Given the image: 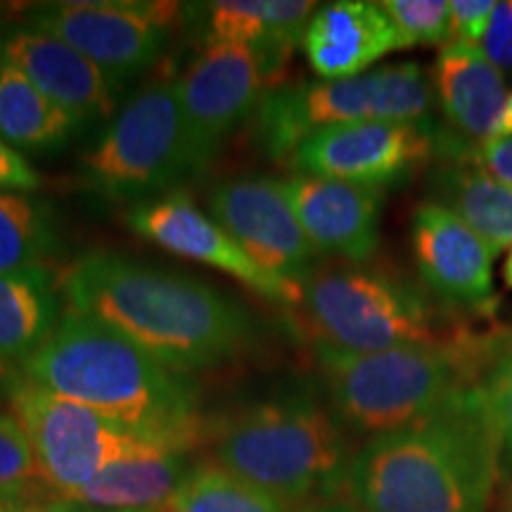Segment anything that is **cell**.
<instances>
[{
	"label": "cell",
	"instance_id": "6da1fadb",
	"mask_svg": "<svg viewBox=\"0 0 512 512\" xmlns=\"http://www.w3.org/2000/svg\"><path fill=\"white\" fill-rule=\"evenodd\" d=\"M64 292L72 309L110 325L178 375L230 361L254 335L245 309L216 287L124 254L81 256Z\"/></svg>",
	"mask_w": 512,
	"mask_h": 512
},
{
	"label": "cell",
	"instance_id": "7a4b0ae2",
	"mask_svg": "<svg viewBox=\"0 0 512 512\" xmlns=\"http://www.w3.org/2000/svg\"><path fill=\"white\" fill-rule=\"evenodd\" d=\"M498 472L501 448L477 384L430 418L368 439L347 486L361 512H489Z\"/></svg>",
	"mask_w": 512,
	"mask_h": 512
},
{
	"label": "cell",
	"instance_id": "3957f363",
	"mask_svg": "<svg viewBox=\"0 0 512 512\" xmlns=\"http://www.w3.org/2000/svg\"><path fill=\"white\" fill-rule=\"evenodd\" d=\"M19 370L50 392L147 437L188 451L200 437L195 399L181 375L76 309L62 313Z\"/></svg>",
	"mask_w": 512,
	"mask_h": 512
},
{
	"label": "cell",
	"instance_id": "277c9868",
	"mask_svg": "<svg viewBox=\"0 0 512 512\" xmlns=\"http://www.w3.org/2000/svg\"><path fill=\"white\" fill-rule=\"evenodd\" d=\"M498 332L453 342L406 344L368 354L313 344L330 411L344 430L370 439L430 418L482 382Z\"/></svg>",
	"mask_w": 512,
	"mask_h": 512
},
{
	"label": "cell",
	"instance_id": "5b68a950",
	"mask_svg": "<svg viewBox=\"0 0 512 512\" xmlns=\"http://www.w3.org/2000/svg\"><path fill=\"white\" fill-rule=\"evenodd\" d=\"M216 465L290 505L335 494L349 475L344 427L313 394L254 403L214 430Z\"/></svg>",
	"mask_w": 512,
	"mask_h": 512
},
{
	"label": "cell",
	"instance_id": "8992f818",
	"mask_svg": "<svg viewBox=\"0 0 512 512\" xmlns=\"http://www.w3.org/2000/svg\"><path fill=\"white\" fill-rule=\"evenodd\" d=\"M299 306L313 344L354 354L453 342L470 332L420 285L366 264L316 268L304 280Z\"/></svg>",
	"mask_w": 512,
	"mask_h": 512
},
{
	"label": "cell",
	"instance_id": "52a82bcc",
	"mask_svg": "<svg viewBox=\"0 0 512 512\" xmlns=\"http://www.w3.org/2000/svg\"><path fill=\"white\" fill-rule=\"evenodd\" d=\"M432 81L420 64H382L337 81H304L266 91L256 107V138L271 157H285L323 128L356 121L432 124Z\"/></svg>",
	"mask_w": 512,
	"mask_h": 512
},
{
	"label": "cell",
	"instance_id": "ba28073f",
	"mask_svg": "<svg viewBox=\"0 0 512 512\" xmlns=\"http://www.w3.org/2000/svg\"><path fill=\"white\" fill-rule=\"evenodd\" d=\"M192 176L181 91L157 81L128 98L81 157V178L112 202H145Z\"/></svg>",
	"mask_w": 512,
	"mask_h": 512
},
{
	"label": "cell",
	"instance_id": "9c48e42d",
	"mask_svg": "<svg viewBox=\"0 0 512 512\" xmlns=\"http://www.w3.org/2000/svg\"><path fill=\"white\" fill-rule=\"evenodd\" d=\"M3 392L12 415L27 434L43 486L60 501H67L107 465L138 448L150 444L174 446L64 399L29 380L22 370L5 377Z\"/></svg>",
	"mask_w": 512,
	"mask_h": 512
},
{
	"label": "cell",
	"instance_id": "30bf717a",
	"mask_svg": "<svg viewBox=\"0 0 512 512\" xmlns=\"http://www.w3.org/2000/svg\"><path fill=\"white\" fill-rule=\"evenodd\" d=\"M446 126L408 121H356L311 133L292 152L294 171L370 188L411 181L446 157Z\"/></svg>",
	"mask_w": 512,
	"mask_h": 512
},
{
	"label": "cell",
	"instance_id": "8fae6325",
	"mask_svg": "<svg viewBox=\"0 0 512 512\" xmlns=\"http://www.w3.org/2000/svg\"><path fill=\"white\" fill-rule=\"evenodd\" d=\"M181 12L178 3L150 0L50 3L31 12L29 27L60 38L124 86L157 60Z\"/></svg>",
	"mask_w": 512,
	"mask_h": 512
},
{
	"label": "cell",
	"instance_id": "7c38bea8",
	"mask_svg": "<svg viewBox=\"0 0 512 512\" xmlns=\"http://www.w3.org/2000/svg\"><path fill=\"white\" fill-rule=\"evenodd\" d=\"M192 176L214 164L221 145L264 98L259 62L247 46L207 43L178 81Z\"/></svg>",
	"mask_w": 512,
	"mask_h": 512
},
{
	"label": "cell",
	"instance_id": "4fadbf2b",
	"mask_svg": "<svg viewBox=\"0 0 512 512\" xmlns=\"http://www.w3.org/2000/svg\"><path fill=\"white\" fill-rule=\"evenodd\" d=\"M209 211L264 271L294 285L316 271L318 252L299 226L283 181L245 176L219 183L209 192Z\"/></svg>",
	"mask_w": 512,
	"mask_h": 512
},
{
	"label": "cell",
	"instance_id": "5bb4252c",
	"mask_svg": "<svg viewBox=\"0 0 512 512\" xmlns=\"http://www.w3.org/2000/svg\"><path fill=\"white\" fill-rule=\"evenodd\" d=\"M411 247L422 285L456 316H494L496 249L439 202L413 214Z\"/></svg>",
	"mask_w": 512,
	"mask_h": 512
},
{
	"label": "cell",
	"instance_id": "9a60e30c",
	"mask_svg": "<svg viewBox=\"0 0 512 512\" xmlns=\"http://www.w3.org/2000/svg\"><path fill=\"white\" fill-rule=\"evenodd\" d=\"M126 223L140 238L162 247L164 252L233 275L249 290L259 292L275 304L299 306L302 302V285H294L254 264L238 242L219 226V221L197 207L188 192L171 190L166 195L133 204L126 214Z\"/></svg>",
	"mask_w": 512,
	"mask_h": 512
},
{
	"label": "cell",
	"instance_id": "2e32d148",
	"mask_svg": "<svg viewBox=\"0 0 512 512\" xmlns=\"http://www.w3.org/2000/svg\"><path fill=\"white\" fill-rule=\"evenodd\" d=\"M283 183L299 226L318 254L339 256L351 266L368 264L377 254L382 188L297 171Z\"/></svg>",
	"mask_w": 512,
	"mask_h": 512
},
{
	"label": "cell",
	"instance_id": "e0dca14e",
	"mask_svg": "<svg viewBox=\"0 0 512 512\" xmlns=\"http://www.w3.org/2000/svg\"><path fill=\"white\" fill-rule=\"evenodd\" d=\"M3 62L19 69L83 128L117 114L119 83L79 50L46 31L17 29L3 43Z\"/></svg>",
	"mask_w": 512,
	"mask_h": 512
},
{
	"label": "cell",
	"instance_id": "ac0fdd59",
	"mask_svg": "<svg viewBox=\"0 0 512 512\" xmlns=\"http://www.w3.org/2000/svg\"><path fill=\"white\" fill-rule=\"evenodd\" d=\"M302 48L320 79L337 81L370 72L384 55L401 50V41L380 3L339 0L313 12Z\"/></svg>",
	"mask_w": 512,
	"mask_h": 512
},
{
	"label": "cell",
	"instance_id": "d6986e66",
	"mask_svg": "<svg viewBox=\"0 0 512 512\" xmlns=\"http://www.w3.org/2000/svg\"><path fill=\"white\" fill-rule=\"evenodd\" d=\"M432 91L446 131L465 147L496 138L508 100L505 79L472 43L448 41L432 67Z\"/></svg>",
	"mask_w": 512,
	"mask_h": 512
},
{
	"label": "cell",
	"instance_id": "ffe728a7",
	"mask_svg": "<svg viewBox=\"0 0 512 512\" xmlns=\"http://www.w3.org/2000/svg\"><path fill=\"white\" fill-rule=\"evenodd\" d=\"M183 448L150 444L114 460L83 489L69 496L74 508H98L102 512H155L169 505L178 486L188 477Z\"/></svg>",
	"mask_w": 512,
	"mask_h": 512
},
{
	"label": "cell",
	"instance_id": "44dd1931",
	"mask_svg": "<svg viewBox=\"0 0 512 512\" xmlns=\"http://www.w3.org/2000/svg\"><path fill=\"white\" fill-rule=\"evenodd\" d=\"M60 320V297L48 266L0 273V363L41 347Z\"/></svg>",
	"mask_w": 512,
	"mask_h": 512
},
{
	"label": "cell",
	"instance_id": "7402d4cb",
	"mask_svg": "<svg viewBox=\"0 0 512 512\" xmlns=\"http://www.w3.org/2000/svg\"><path fill=\"white\" fill-rule=\"evenodd\" d=\"M432 202L444 204L496 252L512 245V188L470 162H437L430 171Z\"/></svg>",
	"mask_w": 512,
	"mask_h": 512
},
{
	"label": "cell",
	"instance_id": "603a6c76",
	"mask_svg": "<svg viewBox=\"0 0 512 512\" xmlns=\"http://www.w3.org/2000/svg\"><path fill=\"white\" fill-rule=\"evenodd\" d=\"M83 126L38 88L12 64L3 62L0 72V138L15 150L43 152L60 150L79 136Z\"/></svg>",
	"mask_w": 512,
	"mask_h": 512
},
{
	"label": "cell",
	"instance_id": "cb8c5ba5",
	"mask_svg": "<svg viewBox=\"0 0 512 512\" xmlns=\"http://www.w3.org/2000/svg\"><path fill=\"white\" fill-rule=\"evenodd\" d=\"M57 247L53 207L34 192L0 190V273L46 266Z\"/></svg>",
	"mask_w": 512,
	"mask_h": 512
},
{
	"label": "cell",
	"instance_id": "d4e9b609",
	"mask_svg": "<svg viewBox=\"0 0 512 512\" xmlns=\"http://www.w3.org/2000/svg\"><path fill=\"white\" fill-rule=\"evenodd\" d=\"M166 508L169 512H287L278 498L219 465L192 467Z\"/></svg>",
	"mask_w": 512,
	"mask_h": 512
},
{
	"label": "cell",
	"instance_id": "484cf974",
	"mask_svg": "<svg viewBox=\"0 0 512 512\" xmlns=\"http://www.w3.org/2000/svg\"><path fill=\"white\" fill-rule=\"evenodd\" d=\"M479 389L501 448V467L512 472V330L498 332Z\"/></svg>",
	"mask_w": 512,
	"mask_h": 512
},
{
	"label": "cell",
	"instance_id": "4316f807",
	"mask_svg": "<svg viewBox=\"0 0 512 512\" xmlns=\"http://www.w3.org/2000/svg\"><path fill=\"white\" fill-rule=\"evenodd\" d=\"M401 50L413 46H446L451 41V5L446 0H384Z\"/></svg>",
	"mask_w": 512,
	"mask_h": 512
},
{
	"label": "cell",
	"instance_id": "83f0119b",
	"mask_svg": "<svg viewBox=\"0 0 512 512\" xmlns=\"http://www.w3.org/2000/svg\"><path fill=\"white\" fill-rule=\"evenodd\" d=\"M43 486L31 444L15 418L0 413V501L27 503Z\"/></svg>",
	"mask_w": 512,
	"mask_h": 512
},
{
	"label": "cell",
	"instance_id": "f1b7e54d",
	"mask_svg": "<svg viewBox=\"0 0 512 512\" xmlns=\"http://www.w3.org/2000/svg\"><path fill=\"white\" fill-rule=\"evenodd\" d=\"M268 0H216L207 5V43L254 48L266 34Z\"/></svg>",
	"mask_w": 512,
	"mask_h": 512
},
{
	"label": "cell",
	"instance_id": "f546056e",
	"mask_svg": "<svg viewBox=\"0 0 512 512\" xmlns=\"http://www.w3.org/2000/svg\"><path fill=\"white\" fill-rule=\"evenodd\" d=\"M477 48L498 72L512 74V0L496 3L494 17H491Z\"/></svg>",
	"mask_w": 512,
	"mask_h": 512
},
{
	"label": "cell",
	"instance_id": "4dcf8cb0",
	"mask_svg": "<svg viewBox=\"0 0 512 512\" xmlns=\"http://www.w3.org/2000/svg\"><path fill=\"white\" fill-rule=\"evenodd\" d=\"M448 5H451V41L477 46L494 17L496 0H451Z\"/></svg>",
	"mask_w": 512,
	"mask_h": 512
},
{
	"label": "cell",
	"instance_id": "1f68e13d",
	"mask_svg": "<svg viewBox=\"0 0 512 512\" xmlns=\"http://www.w3.org/2000/svg\"><path fill=\"white\" fill-rule=\"evenodd\" d=\"M465 162L475 164L494 181L512 188V136L491 138L486 143L472 147Z\"/></svg>",
	"mask_w": 512,
	"mask_h": 512
},
{
	"label": "cell",
	"instance_id": "d6a6232c",
	"mask_svg": "<svg viewBox=\"0 0 512 512\" xmlns=\"http://www.w3.org/2000/svg\"><path fill=\"white\" fill-rule=\"evenodd\" d=\"M41 183V174L29 164V159L0 138V190L36 192Z\"/></svg>",
	"mask_w": 512,
	"mask_h": 512
},
{
	"label": "cell",
	"instance_id": "836d02e7",
	"mask_svg": "<svg viewBox=\"0 0 512 512\" xmlns=\"http://www.w3.org/2000/svg\"><path fill=\"white\" fill-rule=\"evenodd\" d=\"M17 512H74V505L60 501V498H55V501H27L19 505Z\"/></svg>",
	"mask_w": 512,
	"mask_h": 512
},
{
	"label": "cell",
	"instance_id": "e575fe53",
	"mask_svg": "<svg viewBox=\"0 0 512 512\" xmlns=\"http://www.w3.org/2000/svg\"><path fill=\"white\" fill-rule=\"evenodd\" d=\"M503 136H512V91L508 93V100H505L501 124H498V131H496V138H503Z\"/></svg>",
	"mask_w": 512,
	"mask_h": 512
},
{
	"label": "cell",
	"instance_id": "d590c367",
	"mask_svg": "<svg viewBox=\"0 0 512 512\" xmlns=\"http://www.w3.org/2000/svg\"><path fill=\"white\" fill-rule=\"evenodd\" d=\"M503 283H505V287H510L512 290V245H510L508 256H505V264H503Z\"/></svg>",
	"mask_w": 512,
	"mask_h": 512
},
{
	"label": "cell",
	"instance_id": "8d00e7d4",
	"mask_svg": "<svg viewBox=\"0 0 512 512\" xmlns=\"http://www.w3.org/2000/svg\"><path fill=\"white\" fill-rule=\"evenodd\" d=\"M313 512H361V510L351 508V505H325V508H318Z\"/></svg>",
	"mask_w": 512,
	"mask_h": 512
},
{
	"label": "cell",
	"instance_id": "74e56055",
	"mask_svg": "<svg viewBox=\"0 0 512 512\" xmlns=\"http://www.w3.org/2000/svg\"><path fill=\"white\" fill-rule=\"evenodd\" d=\"M19 505H22V503H5V501H0V512H17Z\"/></svg>",
	"mask_w": 512,
	"mask_h": 512
},
{
	"label": "cell",
	"instance_id": "f35d334b",
	"mask_svg": "<svg viewBox=\"0 0 512 512\" xmlns=\"http://www.w3.org/2000/svg\"><path fill=\"white\" fill-rule=\"evenodd\" d=\"M503 512H512V498L508 501V505H505V510Z\"/></svg>",
	"mask_w": 512,
	"mask_h": 512
},
{
	"label": "cell",
	"instance_id": "ab89813d",
	"mask_svg": "<svg viewBox=\"0 0 512 512\" xmlns=\"http://www.w3.org/2000/svg\"><path fill=\"white\" fill-rule=\"evenodd\" d=\"M0 72H3V48H0Z\"/></svg>",
	"mask_w": 512,
	"mask_h": 512
},
{
	"label": "cell",
	"instance_id": "60d3db41",
	"mask_svg": "<svg viewBox=\"0 0 512 512\" xmlns=\"http://www.w3.org/2000/svg\"><path fill=\"white\" fill-rule=\"evenodd\" d=\"M128 512H133V510H128Z\"/></svg>",
	"mask_w": 512,
	"mask_h": 512
}]
</instances>
